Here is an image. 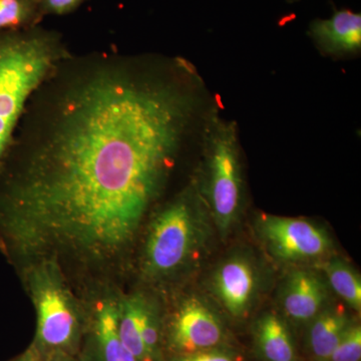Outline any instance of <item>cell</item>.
I'll return each instance as SVG.
<instances>
[{
  "label": "cell",
  "mask_w": 361,
  "mask_h": 361,
  "mask_svg": "<svg viewBox=\"0 0 361 361\" xmlns=\"http://www.w3.org/2000/svg\"><path fill=\"white\" fill-rule=\"evenodd\" d=\"M178 361H238V360L229 351L214 348L183 356Z\"/></svg>",
  "instance_id": "ffe728a7"
},
{
  "label": "cell",
  "mask_w": 361,
  "mask_h": 361,
  "mask_svg": "<svg viewBox=\"0 0 361 361\" xmlns=\"http://www.w3.org/2000/svg\"><path fill=\"white\" fill-rule=\"evenodd\" d=\"M257 228L270 253L284 262L314 260L331 248V240L322 228L300 218L262 214Z\"/></svg>",
  "instance_id": "5b68a950"
},
{
  "label": "cell",
  "mask_w": 361,
  "mask_h": 361,
  "mask_svg": "<svg viewBox=\"0 0 361 361\" xmlns=\"http://www.w3.org/2000/svg\"><path fill=\"white\" fill-rule=\"evenodd\" d=\"M201 171L195 180L214 224L225 236L237 222L244 200L238 127L216 113L207 116L202 129Z\"/></svg>",
  "instance_id": "3957f363"
},
{
  "label": "cell",
  "mask_w": 361,
  "mask_h": 361,
  "mask_svg": "<svg viewBox=\"0 0 361 361\" xmlns=\"http://www.w3.org/2000/svg\"><path fill=\"white\" fill-rule=\"evenodd\" d=\"M96 329L104 361H137L118 334V305L104 301L97 310Z\"/></svg>",
  "instance_id": "4fadbf2b"
},
{
  "label": "cell",
  "mask_w": 361,
  "mask_h": 361,
  "mask_svg": "<svg viewBox=\"0 0 361 361\" xmlns=\"http://www.w3.org/2000/svg\"><path fill=\"white\" fill-rule=\"evenodd\" d=\"M35 294L39 336L44 344L54 348L70 343L75 334V311L63 289L54 282L39 285Z\"/></svg>",
  "instance_id": "ba28073f"
},
{
  "label": "cell",
  "mask_w": 361,
  "mask_h": 361,
  "mask_svg": "<svg viewBox=\"0 0 361 361\" xmlns=\"http://www.w3.org/2000/svg\"><path fill=\"white\" fill-rule=\"evenodd\" d=\"M44 18L39 0H0V32L30 30Z\"/></svg>",
  "instance_id": "9a60e30c"
},
{
  "label": "cell",
  "mask_w": 361,
  "mask_h": 361,
  "mask_svg": "<svg viewBox=\"0 0 361 361\" xmlns=\"http://www.w3.org/2000/svg\"><path fill=\"white\" fill-rule=\"evenodd\" d=\"M361 329L360 325L350 324L338 342L329 361H360Z\"/></svg>",
  "instance_id": "e0dca14e"
},
{
  "label": "cell",
  "mask_w": 361,
  "mask_h": 361,
  "mask_svg": "<svg viewBox=\"0 0 361 361\" xmlns=\"http://www.w3.org/2000/svg\"><path fill=\"white\" fill-rule=\"evenodd\" d=\"M85 0H39L44 16H66L80 8Z\"/></svg>",
  "instance_id": "d6986e66"
},
{
  "label": "cell",
  "mask_w": 361,
  "mask_h": 361,
  "mask_svg": "<svg viewBox=\"0 0 361 361\" xmlns=\"http://www.w3.org/2000/svg\"><path fill=\"white\" fill-rule=\"evenodd\" d=\"M308 33L324 56H355L361 49V14L349 9L336 11L327 20H313Z\"/></svg>",
  "instance_id": "9c48e42d"
},
{
  "label": "cell",
  "mask_w": 361,
  "mask_h": 361,
  "mask_svg": "<svg viewBox=\"0 0 361 361\" xmlns=\"http://www.w3.org/2000/svg\"><path fill=\"white\" fill-rule=\"evenodd\" d=\"M213 286L226 310L234 317H243L257 290L255 266L245 256L226 259L215 271Z\"/></svg>",
  "instance_id": "52a82bcc"
},
{
  "label": "cell",
  "mask_w": 361,
  "mask_h": 361,
  "mask_svg": "<svg viewBox=\"0 0 361 361\" xmlns=\"http://www.w3.org/2000/svg\"><path fill=\"white\" fill-rule=\"evenodd\" d=\"M145 302L142 297L135 296L118 305V334L126 348L137 361H153L142 341L141 317Z\"/></svg>",
  "instance_id": "5bb4252c"
},
{
  "label": "cell",
  "mask_w": 361,
  "mask_h": 361,
  "mask_svg": "<svg viewBox=\"0 0 361 361\" xmlns=\"http://www.w3.org/2000/svg\"><path fill=\"white\" fill-rule=\"evenodd\" d=\"M326 291L322 280L310 271L292 273L282 297L287 316L296 322H311L323 310Z\"/></svg>",
  "instance_id": "30bf717a"
},
{
  "label": "cell",
  "mask_w": 361,
  "mask_h": 361,
  "mask_svg": "<svg viewBox=\"0 0 361 361\" xmlns=\"http://www.w3.org/2000/svg\"><path fill=\"white\" fill-rule=\"evenodd\" d=\"M224 339L219 318L198 299H189L176 315L172 329L175 348L185 355L217 348Z\"/></svg>",
  "instance_id": "8992f818"
},
{
  "label": "cell",
  "mask_w": 361,
  "mask_h": 361,
  "mask_svg": "<svg viewBox=\"0 0 361 361\" xmlns=\"http://www.w3.org/2000/svg\"><path fill=\"white\" fill-rule=\"evenodd\" d=\"M202 90L179 56L71 52L30 97L0 167L6 251L123 253L165 191Z\"/></svg>",
  "instance_id": "6da1fadb"
},
{
  "label": "cell",
  "mask_w": 361,
  "mask_h": 361,
  "mask_svg": "<svg viewBox=\"0 0 361 361\" xmlns=\"http://www.w3.org/2000/svg\"><path fill=\"white\" fill-rule=\"evenodd\" d=\"M349 325L348 315L341 308L322 310L311 320L307 341L316 360L329 361Z\"/></svg>",
  "instance_id": "8fae6325"
},
{
  "label": "cell",
  "mask_w": 361,
  "mask_h": 361,
  "mask_svg": "<svg viewBox=\"0 0 361 361\" xmlns=\"http://www.w3.org/2000/svg\"><path fill=\"white\" fill-rule=\"evenodd\" d=\"M71 54L61 33L42 25L0 32V167L30 97Z\"/></svg>",
  "instance_id": "7a4b0ae2"
},
{
  "label": "cell",
  "mask_w": 361,
  "mask_h": 361,
  "mask_svg": "<svg viewBox=\"0 0 361 361\" xmlns=\"http://www.w3.org/2000/svg\"><path fill=\"white\" fill-rule=\"evenodd\" d=\"M324 271L334 290L355 310L361 308V282L357 273L343 261H329Z\"/></svg>",
  "instance_id": "2e32d148"
},
{
  "label": "cell",
  "mask_w": 361,
  "mask_h": 361,
  "mask_svg": "<svg viewBox=\"0 0 361 361\" xmlns=\"http://www.w3.org/2000/svg\"><path fill=\"white\" fill-rule=\"evenodd\" d=\"M287 2H289V4H294V2L298 1V0H286Z\"/></svg>",
  "instance_id": "44dd1931"
},
{
  "label": "cell",
  "mask_w": 361,
  "mask_h": 361,
  "mask_svg": "<svg viewBox=\"0 0 361 361\" xmlns=\"http://www.w3.org/2000/svg\"><path fill=\"white\" fill-rule=\"evenodd\" d=\"M255 341L265 361H297L290 331L276 314L267 313L256 322Z\"/></svg>",
  "instance_id": "7c38bea8"
},
{
  "label": "cell",
  "mask_w": 361,
  "mask_h": 361,
  "mask_svg": "<svg viewBox=\"0 0 361 361\" xmlns=\"http://www.w3.org/2000/svg\"><path fill=\"white\" fill-rule=\"evenodd\" d=\"M208 208L195 182L157 214L145 248V269L155 278L172 276L189 265L210 236Z\"/></svg>",
  "instance_id": "277c9868"
},
{
  "label": "cell",
  "mask_w": 361,
  "mask_h": 361,
  "mask_svg": "<svg viewBox=\"0 0 361 361\" xmlns=\"http://www.w3.org/2000/svg\"><path fill=\"white\" fill-rule=\"evenodd\" d=\"M141 336L142 343L151 360L155 361L159 348V326L153 311L145 302L141 317Z\"/></svg>",
  "instance_id": "ac0fdd59"
}]
</instances>
